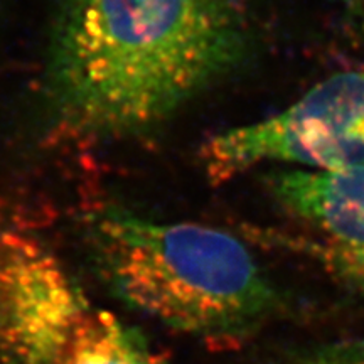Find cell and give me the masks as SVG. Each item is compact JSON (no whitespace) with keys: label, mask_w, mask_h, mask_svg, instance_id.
I'll return each mask as SVG.
<instances>
[{"label":"cell","mask_w":364,"mask_h":364,"mask_svg":"<svg viewBox=\"0 0 364 364\" xmlns=\"http://www.w3.org/2000/svg\"><path fill=\"white\" fill-rule=\"evenodd\" d=\"M245 0H58L43 73L54 132L150 134L248 58Z\"/></svg>","instance_id":"obj_1"},{"label":"cell","mask_w":364,"mask_h":364,"mask_svg":"<svg viewBox=\"0 0 364 364\" xmlns=\"http://www.w3.org/2000/svg\"><path fill=\"white\" fill-rule=\"evenodd\" d=\"M83 238L108 289L174 331L240 339L280 309V295L253 253L228 231L105 204L83 216Z\"/></svg>","instance_id":"obj_2"},{"label":"cell","mask_w":364,"mask_h":364,"mask_svg":"<svg viewBox=\"0 0 364 364\" xmlns=\"http://www.w3.org/2000/svg\"><path fill=\"white\" fill-rule=\"evenodd\" d=\"M0 364H167L100 306L38 231L0 208Z\"/></svg>","instance_id":"obj_3"},{"label":"cell","mask_w":364,"mask_h":364,"mask_svg":"<svg viewBox=\"0 0 364 364\" xmlns=\"http://www.w3.org/2000/svg\"><path fill=\"white\" fill-rule=\"evenodd\" d=\"M267 162L306 171L364 166V71L336 73L284 112L209 136L204 172L215 184Z\"/></svg>","instance_id":"obj_4"},{"label":"cell","mask_w":364,"mask_h":364,"mask_svg":"<svg viewBox=\"0 0 364 364\" xmlns=\"http://www.w3.org/2000/svg\"><path fill=\"white\" fill-rule=\"evenodd\" d=\"M267 188L282 208L321 231L326 241L364 247V166L275 171L267 177Z\"/></svg>","instance_id":"obj_5"},{"label":"cell","mask_w":364,"mask_h":364,"mask_svg":"<svg viewBox=\"0 0 364 364\" xmlns=\"http://www.w3.org/2000/svg\"><path fill=\"white\" fill-rule=\"evenodd\" d=\"M255 238L292 252L302 253L321 263L336 279L364 294V247H343L326 240L279 233L275 230H253Z\"/></svg>","instance_id":"obj_6"},{"label":"cell","mask_w":364,"mask_h":364,"mask_svg":"<svg viewBox=\"0 0 364 364\" xmlns=\"http://www.w3.org/2000/svg\"><path fill=\"white\" fill-rule=\"evenodd\" d=\"M279 364H364V338L297 349L287 354Z\"/></svg>","instance_id":"obj_7"},{"label":"cell","mask_w":364,"mask_h":364,"mask_svg":"<svg viewBox=\"0 0 364 364\" xmlns=\"http://www.w3.org/2000/svg\"><path fill=\"white\" fill-rule=\"evenodd\" d=\"M338 2L349 22L364 31V0H338Z\"/></svg>","instance_id":"obj_8"}]
</instances>
